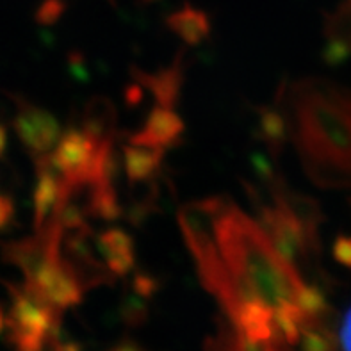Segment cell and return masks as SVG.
<instances>
[{"instance_id":"cell-1","label":"cell","mask_w":351,"mask_h":351,"mask_svg":"<svg viewBox=\"0 0 351 351\" xmlns=\"http://www.w3.org/2000/svg\"><path fill=\"white\" fill-rule=\"evenodd\" d=\"M214 234L243 302H263L273 312L296 303L303 278L273 248L261 225L228 200L219 198L214 213Z\"/></svg>"},{"instance_id":"cell-2","label":"cell","mask_w":351,"mask_h":351,"mask_svg":"<svg viewBox=\"0 0 351 351\" xmlns=\"http://www.w3.org/2000/svg\"><path fill=\"white\" fill-rule=\"evenodd\" d=\"M328 95L302 91L294 95V138L298 139L305 166L317 178L326 160L334 159V152H351V121L346 109L335 106Z\"/></svg>"},{"instance_id":"cell-3","label":"cell","mask_w":351,"mask_h":351,"mask_svg":"<svg viewBox=\"0 0 351 351\" xmlns=\"http://www.w3.org/2000/svg\"><path fill=\"white\" fill-rule=\"evenodd\" d=\"M100 141L102 139L93 138L82 127H71L50 152V162L61 175V182L73 193L82 191L93 182Z\"/></svg>"},{"instance_id":"cell-4","label":"cell","mask_w":351,"mask_h":351,"mask_svg":"<svg viewBox=\"0 0 351 351\" xmlns=\"http://www.w3.org/2000/svg\"><path fill=\"white\" fill-rule=\"evenodd\" d=\"M258 221L261 228L266 232L267 239L271 241L276 254L296 269L298 264L308 255V250L316 246L300 219L276 193H273V205L261 207Z\"/></svg>"},{"instance_id":"cell-5","label":"cell","mask_w":351,"mask_h":351,"mask_svg":"<svg viewBox=\"0 0 351 351\" xmlns=\"http://www.w3.org/2000/svg\"><path fill=\"white\" fill-rule=\"evenodd\" d=\"M16 107L13 130L32 157L47 156L61 138V125L58 118L43 107L34 106L27 98L9 95Z\"/></svg>"},{"instance_id":"cell-6","label":"cell","mask_w":351,"mask_h":351,"mask_svg":"<svg viewBox=\"0 0 351 351\" xmlns=\"http://www.w3.org/2000/svg\"><path fill=\"white\" fill-rule=\"evenodd\" d=\"M184 129L186 127H184L182 118L173 109L157 106L147 116L143 129L130 136L129 143L168 150L182 141Z\"/></svg>"},{"instance_id":"cell-7","label":"cell","mask_w":351,"mask_h":351,"mask_svg":"<svg viewBox=\"0 0 351 351\" xmlns=\"http://www.w3.org/2000/svg\"><path fill=\"white\" fill-rule=\"evenodd\" d=\"M34 160L38 178H36L32 204H34V228L38 232L45 227L47 219H50L58 207L61 196V175L50 162V154L36 157Z\"/></svg>"},{"instance_id":"cell-8","label":"cell","mask_w":351,"mask_h":351,"mask_svg":"<svg viewBox=\"0 0 351 351\" xmlns=\"http://www.w3.org/2000/svg\"><path fill=\"white\" fill-rule=\"evenodd\" d=\"M98 254L107 271L114 276L129 275L136 267V246L134 239L123 228H107L95 239Z\"/></svg>"},{"instance_id":"cell-9","label":"cell","mask_w":351,"mask_h":351,"mask_svg":"<svg viewBox=\"0 0 351 351\" xmlns=\"http://www.w3.org/2000/svg\"><path fill=\"white\" fill-rule=\"evenodd\" d=\"M132 75L139 88H147L156 97L159 106L173 109L175 104L178 102L180 93H182V64H180V58L175 59L171 66L157 71V73L132 70Z\"/></svg>"},{"instance_id":"cell-10","label":"cell","mask_w":351,"mask_h":351,"mask_svg":"<svg viewBox=\"0 0 351 351\" xmlns=\"http://www.w3.org/2000/svg\"><path fill=\"white\" fill-rule=\"evenodd\" d=\"M166 150L154 147H141L129 143L123 148L125 175L130 184L152 182L154 177L159 173Z\"/></svg>"},{"instance_id":"cell-11","label":"cell","mask_w":351,"mask_h":351,"mask_svg":"<svg viewBox=\"0 0 351 351\" xmlns=\"http://www.w3.org/2000/svg\"><path fill=\"white\" fill-rule=\"evenodd\" d=\"M169 31L180 38L186 45L196 47L202 41L207 40L210 34L209 16L204 11L193 9L191 5H186L184 9L173 13L168 18Z\"/></svg>"},{"instance_id":"cell-12","label":"cell","mask_w":351,"mask_h":351,"mask_svg":"<svg viewBox=\"0 0 351 351\" xmlns=\"http://www.w3.org/2000/svg\"><path fill=\"white\" fill-rule=\"evenodd\" d=\"M86 189H88V200L84 205L86 216L104 219V221H114L120 218L121 205L114 191V184L100 182Z\"/></svg>"},{"instance_id":"cell-13","label":"cell","mask_w":351,"mask_h":351,"mask_svg":"<svg viewBox=\"0 0 351 351\" xmlns=\"http://www.w3.org/2000/svg\"><path fill=\"white\" fill-rule=\"evenodd\" d=\"M258 136L266 141L273 156L280 154L285 136H287V125H285L282 111H276L273 107L258 109Z\"/></svg>"},{"instance_id":"cell-14","label":"cell","mask_w":351,"mask_h":351,"mask_svg":"<svg viewBox=\"0 0 351 351\" xmlns=\"http://www.w3.org/2000/svg\"><path fill=\"white\" fill-rule=\"evenodd\" d=\"M296 305L300 311L308 317V319H317L326 312V298L325 294L321 293L314 285H303L302 291L298 293Z\"/></svg>"},{"instance_id":"cell-15","label":"cell","mask_w":351,"mask_h":351,"mask_svg":"<svg viewBox=\"0 0 351 351\" xmlns=\"http://www.w3.org/2000/svg\"><path fill=\"white\" fill-rule=\"evenodd\" d=\"M314 321V319H312ZM308 323L302 330L303 350L305 351H335L334 337L326 330L316 328V323Z\"/></svg>"},{"instance_id":"cell-16","label":"cell","mask_w":351,"mask_h":351,"mask_svg":"<svg viewBox=\"0 0 351 351\" xmlns=\"http://www.w3.org/2000/svg\"><path fill=\"white\" fill-rule=\"evenodd\" d=\"M132 289L134 293H138L143 298H150L157 289V280L152 275H148V273H138V275L134 276Z\"/></svg>"},{"instance_id":"cell-17","label":"cell","mask_w":351,"mask_h":351,"mask_svg":"<svg viewBox=\"0 0 351 351\" xmlns=\"http://www.w3.org/2000/svg\"><path fill=\"white\" fill-rule=\"evenodd\" d=\"M332 252H334V257L339 264L351 267V237L339 236L335 239Z\"/></svg>"},{"instance_id":"cell-18","label":"cell","mask_w":351,"mask_h":351,"mask_svg":"<svg viewBox=\"0 0 351 351\" xmlns=\"http://www.w3.org/2000/svg\"><path fill=\"white\" fill-rule=\"evenodd\" d=\"M252 162H254V171L257 173V177L263 178L264 182H267L271 186V184L275 182V173H273V168L271 165H269L267 157L261 156V154H254Z\"/></svg>"},{"instance_id":"cell-19","label":"cell","mask_w":351,"mask_h":351,"mask_svg":"<svg viewBox=\"0 0 351 351\" xmlns=\"http://www.w3.org/2000/svg\"><path fill=\"white\" fill-rule=\"evenodd\" d=\"M14 216V207L13 200L9 196L0 195V230H4L8 227L11 219Z\"/></svg>"},{"instance_id":"cell-20","label":"cell","mask_w":351,"mask_h":351,"mask_svg":"<svg viewBox=\"0 0 351 351\" xmlns=\"http://www.w3.org/2000/svg\"><path fill=\"white\" fill-rule=\"evenodd\" d=\"M341 348L343 351H351V308L346 312L341 326Z\"/></svg>"},{"instance_id":"cell-21","label":"cell","mask_w":351,"mask_h":351,"mask_svg":"<svg viewBox=\"0 0 351 351\" xmlns=\"http://www.w3.org/2000/svg\"><path fill=\"white\" fill-rule=\"evenodd\" d=\"M5 150H8V130L4 125H0V159L4 157Z\"/></svg>"},{"instance_id":"cell-22","label":"cell","mask_w":351,"mask_h":351,"mask_svg":"<svg viewBox=\"0 0 351 351\" xmlns=\"http://www.w3.org/2000/svg\"><path fill=\"white\" fill-rule=\"evenodd\" d=\"M4 326V314H2V308H0V330Z\"/></svg>"}]
</instances>
